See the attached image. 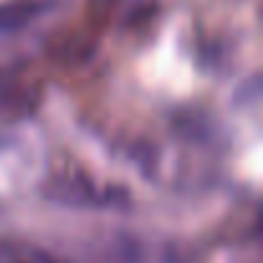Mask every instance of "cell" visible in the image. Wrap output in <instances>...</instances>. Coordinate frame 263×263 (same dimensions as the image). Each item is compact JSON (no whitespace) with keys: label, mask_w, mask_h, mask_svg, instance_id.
<instances>
[{"label":"cell","mask_w":263,"mask_h":263,"mask_svg":"<svg viewBox=\"0 0 263 263\" xmlns=\"http://www.w3.org/2000/svg\"><path fill=\"white\" fill-rule=\"evenodd\" d=\"M39 0H6V3H0V34L24 29L39 16Z\"/></svg>","instance_id":"1"},{"label":"cell","mask_w":263,"mask_h":263,"mask_svg":"<svg viewBox=\"0 0 263 263\" xmlns=\"http://www.w3.org/2000/svg\"><path fill=\"white\" fill-rule=\"evenodd\" d=\"M111 3H124V0H111Z\"/></svg>","instance_id":"2"}]
</instances>
